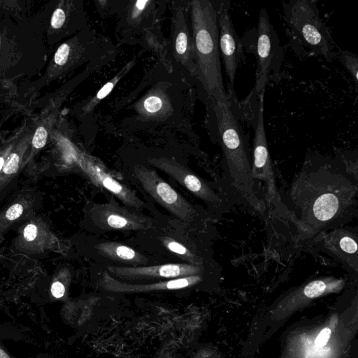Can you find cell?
<instances>
[{
    "instance_id": "obj_1",
    "label": "cell",
    "mask_w": 358,
    "mask_h": 358,
    "mask_svg": "<svg viewBox=\"0 0 358 358\" xmlns=\"http://www.w3.org/2000/svg\"><path fill=\"white\" fill-rule=\"evenodd\" d=\"M279 196L280 213L296 227L299 240L309 244L357 217V167L342 157L308 154Z\"/></svg>"
},
{
    "instance_id": "obj_2",
    "label": "cell",
    "mask_w": 358,
    "mask_h": 358,
    "mask_svg": "<svg viewBox=\"0 0 358 358\" xmlns=\"http://www.w3.org/2000/svg\"><path fill=\"white\" fill-rule=\"evenodd\" d=\"M228 98L213 105L218 137L223 154L222 176L220 187L232 205H241L249 213L259 212L264 201L252 169V155L237 107L229 92Z\"/></svg>"
},
{
    "instance_id": "obj_3",
    "label": "cell",
    "mask_w": 358,
    "mask_h": 358,
    "mask_svg": "<svg viewBox=\"0 0 358 358\" xmlns=\"http://www.w3.org/2000/svg\"><path fill=\"white\" fill-rule=\"evenodd\" d=\"M154 215V226L136 233L127 244L159 258L164 264L168 261L192 265L215 262L213 257L212 224L196 226L159 212Z\"/></svg>"
},
{
    "instance_id": "obj_4",
    "label": "cell",
    "mask_w": 358,
    "mask_h": 358,
    "mask_svg": "<svg viewBox=\"0 0 358 358\" xmlns=\"http://www.w3.org/2000/svg\"><path fill=\"white\" fill-rule=\"evenodd\" d=\"M189 22L193 37L196 80L212 105L224 101V89L218 43L216 1L195 0L189 5Z\"/></svg>"
},
{
    "instance_id": "obj_5",
    "label": "cell",
    "mask_w": 358,
    "mask_h": 358,
    "mask_svg": "<svg viewBox=\"0 0 358 358\" xmlns=\"http://www.w3.org/2000/svg\"><path fill=\"white\" fill-rule=\"evenodd\" d=\"M124 177L144 196L150 205L156 203L169 215L196 226L212 224L208 211L194 206L166 182L153 167L145 163H134L124 172Z\"/></svg>"
},
{
    "instance_id": "obj_6",
    "label": "cell",
    "mask_w": 358,
    "mask_h": 358,
    "mask_svg": "<svg viewBox=\"0 0 358 358\" xmlns=\"http://www.w3.org/2000/svg\"><path fill=\"white\" fill-rule=\"evenodd\" d=\"M285 19L292 36L314 55L334 57V43L313 1L294 0L283 4Z\"/></svg>"
},
{
    "instance_id": "obj_7",
    "label": "cell",
    "mask_w": 358,
    "mask_h": 358,
    "mask_svg": "<svg viewBox=\"0 0 358 358\" xmlns=\"http://www.w3.org/2000/svg\"><path fill=\"white\" fill-rule=\"evenodd\" d=\"M85 219L90 233L142 232L151 229L155 222V215L120 204L110 195L103 203L90 201L86 205Z\"/></svg>"
},
{
    "instance_id": "obj_8",
    "label": "cell",
    "mask_w": 358,
    "mask_h": 358,
    "mask_svg": "<svg viewBox=\"0 0 358 358\" xmlns=\"http://www.w3.org/2000/svg\"><path fill=\"white\" fill-rule=\"evenodd\" d=\"M146 164L166 173L206 206L213 220L231 208V204L220 187L195 174L178 161L164 156H151L144 160Z\"/></svg>"
},
{
    "instance_id": "obj_9",
    "label": "cell",
    "mask_w": 358,
    "mask_h": 358,
    "mask_svg": "<svg viewBox=\"0 0 358 358\" xmlns=\"http://www.w3.org/2000/svg\"><path fill=\"white\" fill-rule=\"evenodd\" d=\"M256 34L257 69L254 90L259 97L264 94L273 72H278L282 57L280 40L264 8L259 12Z\"/></svg>"
},
{
    "instance_id": "obj_10",
    "label": "cell",
    "mask_w": 358,
    "mask_h": 358,
    "mask_svg": "<svg viewBox=\"0 0 358 358\" xmlns=\"http://www.w3.org/2000/svg\"><path fill=\"white\" fill-rule=\"evenodd\" d=\"M113 278L129 283H148L204 274L220 268L216 262L203 265L165 263L126 267L103 266Z\"/></svg>"
},
{
    "instance_id": "obj_11",
    "label": "cell",
    "mask_w": 358,
    "mask_h": 358,
    "mask_svg": "<svg viewBox=\"0 0 358 358\" xmlns=\"http://www.w3.org/2000/svg\"><path fill=\"white\" fill-rule=\"evenodd\" d=\"M259 110L253 141L252 169L255 182H262L265 187V200L268 207L280 213L279 191L274 168L266 140L264 121V95L259 97Z\"/></svg>"
},
{
    "instance_id": "obj_12",
    "label": "cell",
    "mask_w": 358,
    "mask_h": 358,
    "mask_svg": "<svg viewBox=\"0 0 358 358\" xmlns=\"http://www.w3.org/2000/svg\"><path fill=\"white\" fill-rule=\"evenodd\" d=\"M87 256L102 266L136 267L164 264L159 258L140 251L127 243L90 237Z\"/></svg>"
},
{
    "instance_id": "obj_13",
    "label": "cell",
    "mask_w": 358,
    "mask_h": 358,
    "mask_svg": "<svg viewBox=\"0 0 358 358\" xmlns=\"http://www.w3.org/2000/svg\"><path fill=\"white\" fill-rule=\"evenodd\" d=\"M310 243L352 273L358 271V228L343 226L332 229Z\"/></svg>"
},
{
    "instance_id": "obj_14",
    "label": "cell",
    "mask_w": 358,
    "mask_h": 358,
    "mask_svg": "<svg viewBox=\"0 0 358 358\" xmlns=\"http://www.w3.org/2000/svg\"><path fill=\"white\" fill-rule=\"evenodd\" d=\"M216 3L220 54L229 84H230V90L228 91H234L237 69L245 61L243 43L232 24L229 11L230 2L218 1Z\"/></svg>"
},
{
    "instance_id": "obj_15",
    "label": "cell",
    "mask_w": 358,
    "mask_h": 358,
    "mask_svg": "<svg viewBox=\"0 0 358 358\" xmlns=\"http://www.w3.org/2000/svg\"><path fill=\"white\" fill-rule=\"evenodd\" d=\"M189 22L183 6L173 10L170 52L173 61L182 68L189 76L196 80L194 45Z\"/></svg>"
},
{
    "instance_id": "obj_16",
    "label": "cell",
    "mask_w": 358,
    "mask_h": 358,
    "mask_svg": "<svg viewBox=\"0 0 358 358\" xmlns=\"http://www.w3.org/2000/svg\"><path fill=\"white\" fill-rule=\"evenodd\" d=\"M208 273H209L168 280L138 284L120 281L111 276L106 270H103L99 275L97 285L99 289L113 294L149 293L177 290L192 287L201 283Z\"/></svg>"
},
{
    "instance_id": "obj_17",
    "label": "cell",
    "mask_w": 358,
    "mask_h": 358,
    "mask_svg": "<svg viewBox=\"0 0 358 358\" xmlns=\"http://www.w3.org/2000/svg\"><path fill=\"white\" fill-rule=\"evenodd\" d=\"M57 243L46 222L32 215L20 228L15 246L17 251L26 255H41L54 249Z\"/></svg>"
},
{
    "instance_id": "obj_18",
    "label": "cell",
    "mask_w": 358,
    "mask_h": 358,
    "mask_svg": "<svg viewBox=\"0 0 358 358\" xmlns=\"http://www.w3.org/2000/svg\"><path fill=\"white\" fill-rule=\"evenodd\" d=\"M83 169L94 185L107 190L110 195L120 200L122 204L141 212L144 209H148L152 213V215L157 213L153 210L152 205L141 199L131 188L100 169L96 165L85 162Z\"/></svg>"
},
{
    "instance_id": "obj_19",
    "label": "cell",
    "mask_w": 358,
    "mask_h": 358,
    "mask_svg": "<svg viewBox=\"0 0 358 358\" xmlns=\"http://www.w3.org/2000/svg\"><path fill=\"white\" fill-rule=\"evenodd\" d=\"M38 202L36 194L30 190L18 194L0 213V240L15 223L34 215Z\"/></svg>"
},
{
    "instance_id": "obj_20",
    "label": "cell",
    "mask_w": 358,
    "mask_h": 358,
    "mask_svg": "<svg viewBox=\"0 0 358 358\" xmlns=\"http://www.w3.org/2000/svg\"><path fill=\"white\" fill-rule=\"evenodd\" d=\"M27 147V142H20L15 147H13L0 173V189L5 187L18 174L23 164V156Z\"/></svg>"
},
{
    "instance_id": "obj_21",
    "label": "cell",
    "mask_w": 358,
    "mask_h": 358,
    "mask_svg": "<svg viewBox=\"0 0 358 358\" xmlns=\"http://www.w3.org/2000/svg\"><path fill=\"white\" fill-rule=\"evenodd\" d=\"M143 112L149 116L158 115L165 106L163 99L157 94L147 96L142 103Z\"/></svg>"
},
{
    "instance_id": "obj_22",
    "label": "cell",
    "mask_w": 358,
    "mask_h": 358,
    "mask_svg": "<svg viewBox=\"0 0 358 358\" xmlns=\"http://www.w3.org/2000/svg\"><path fill=\"white\" fill-rule=\"evenodd\" d=\"M341 62L351 74L357 84L358 82V58L356 55L349 51H342L340 56Z\"/></svg>"
},
{
    "instance_id": "obj_23",
    "label": "cell",
    "mask_w": 358,
    "mask_h": 358,
    "mask_svg": "<svg viewBox=\"0 0 358 358\" xmlns=\"http://www.w3.org/2000/svg\"><path fill=\"white\" fill-rule=\"evenodd\" d=\"M128 67H126L124 69H122L121 73L116 76L115 78H114L110 82L106 83L96 94V96L92 99V103H96L98 101H100L102 99H103L112 90L113 87L115 85V83L120 79L122 76L125 73ZM92 102H90V103H91Z\"/></svg>"
},
{
    "instance_id": "obj_24",
    "label": "cell",
    "mask_w": 358,
    "mask_h": 358,
    "mask_svg": "<svg viewBox=\"0 0 358 358\" xmlns=\"http://www.w3.org/2000/svg\"><path fill=\"white\" fill-rule=\"evenodd\" d=\"M48 138V132L43 127H38L32 138V147L34 150H38L43 148Z\"/></svg>"
},
{
    "instance_id": "obj_25",
    "label": "cell",
    "mask_w": 358,
    "mask_h": 358,
    "mask_svg": "<svg viewBox=\"0 0 358 358\" xmlns=\"http://www.w3.org/2000/svg\"><path fill=\"white\" fill-rule=\"evenodd\" d=\"M70 45L68 43L62 44L56 51L54 57V62L58 66L64 65L70 55Z\"/></svg>"
},
{
    "instance_id": "obj_26",
    "label": "cell",
    "mask_w": 358,
    "mask_h": 358,
    "mask_svg": "<svg viewBox=\"0 0 358 358\" xmlns=\"http://www.w3.org/2000/svg\"><path fill=\"white\" fill-rule=\"evenodd\" d=\"M59 275V276L56 278L50 287V292L56 299L63 297L66 292V285L62 280L63 277H62V271Z\"/></svg>"
},
{
    "instance_id": "obj_27",
    "label": "cell",
    "mask_w": 358,
    "mask_h": 358,
    "mask_svg": "<svg viewBox=\"0 0 358 358\" xmlns=\"http://www.w3.org/2000/svg\"><path fill=\"white\" fill-rule=\"evenodd\" d=\"M66 16L64 10L61 8H57L54 11L51 18L50 22L52 27L54 29L61 28L66 21Z\"/></svg>"
},
{
    "instance_id": "obj_28",
    "label": "cell",
    "mask_w": 358,
    "mask_h": 358,
    "mask_svg": "<svg viewBox=\"0 0 358 358\" xmlns=\"http://www.w3.org/2000/svg\"><path fill=\"white\" fill-rule=\"evenodd\" d=\"M331 333V332L329 328L327 327L323 329L315 339V345L320 348L324 346L329 341Z\"/></svg>"
},
{
    "instance_id": "obj_29",
    "label": "cell",
    "mask_w": 358,
    "mask_h": 358,
    "mask_svg": "<svg viewBox=\"0 0 358 358\" xmlns=\"http://www.w3.org/2000/svg\"><path fill=\"white\" fill-rule=\"evenodd\" d=\"M13 149V147H8L6 148V150L0 155V173L1 172L5 162L6 161L7 157L10 155L11 150Z\"/></svg>"
},
{
    "instance_id": "obj_30",
    "label": "cell",
    "mask_w": 358,
    "mask_h": 358,
    "mask_svg": "<svg viewBox=\"0 0 358 358\" xmlns=\"http://www.w3.org/2000/svg\"><path fill=\"white\" fill-rule=\"evenodd\" d=\"M0 358H13L10 354L0 345Z\"/></svg>"
},
{
    "instance_id": "obj_31",
    "label": "cell",
    "mask_w": 358,
    "mask_h": 358,
    "mask_svg": "<svg viewBox=\"0 0 358 358\" xmlns=\"http://www.w3.org/2000/svg\"><path fill=\"white\" fill-rule=\"evenodd\" d=\"M0 45H1V37H0Z\"/></svg>"
}]
</instances>
